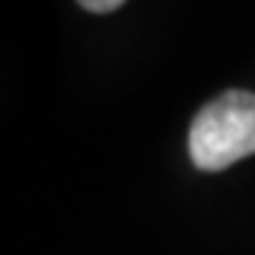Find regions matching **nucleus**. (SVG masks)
<instances>
[{"label": "nucleus", "mask_w": 255, "mask_h": 255, "mask_svg": "<svg viewBox=\"0 0 255 255\" xmlns=\"http://www.w3.org/2000/svg\"><path fill=\"white\" fill-rule=\"evenodd\" d=\"M190 159L201 170H224L255 153V94L227 91L210 100L190 125Z\"/></svg>", "instance_id": "nucleus-1"}, {"label": "nucleus", "mask_w": 255, "mask_h": 255, "mask_svg": "<svg viewBox=\"0 0 255 255\" xmlns=\"http://www.w3.org/2000/svg\"><path fill=\"white\" fill-rule=\"evenodd\" d=\"M82 9H88V11H94V14H105V11H114V9H119L125 0H77Z\"/></svg>", "instance_id": "nucleus-2"}]
</instances>
